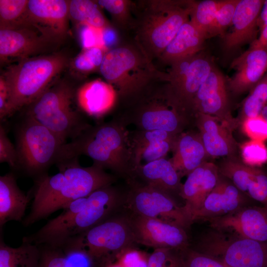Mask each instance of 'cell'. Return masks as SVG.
Here are the masks:
<instances>
[{
	"label": "cell",
	"instance_id": "obj_40",
	"mask_svg": "<svg viewBox=\"0 0 267 267\" xmlns=\"http://www.w3.org/2000/svg\"><path fill=\"white\" fill-rule=\"evenodd\" d=\"M239 147L244 164L257 167L267 162V146L265 142L250 139L242 143Z\"/></svg>",
	"mask_w": 267,
	"mask_h": 267
},
{
	"label": "cell",
	"instance_id": "obj_44",
	"mask_svg": "<svg viewBox=\"0 0 267 267\" xmlns=\"http://www.w3.org/2000/svg\"><path fill=\"white\" fill-rule=\"evenodd\" d=\"M186 267H229L220 260L187 248L184 251Z\"/></svg>",
	"mask_w": 267,
	"mask_h": 267
},
{
	"label": "cell",
	"instance_id": "obj_38",
	"mask_svg": "<svg viewBox=\"0 0 267 267\" xmlns=\"http://www.w3.org/2000/svg\"><path fill=\"white\" fill-rule=\"evenodd\" d=\"M184 251L173 248L154 249L149 255L147 267H186Z\"/></svg>",
	"mask_w": 267,
	"mask_h": 267
},
{
	"label": "cell",
	"instance_id": "obj_17",
	"mask_svg": "<svg viewBox=\"0 0 267 267\" xmlns=\"http://www.w3.org/2000/svg\"><path fill=\"white\" fill-rule=\"evenodd\" d=\"M197 113L215 117L233 129L236 127L237 121L232 116L229 108L225 79L214 66L194 98L193 115Z\"/></svg>",
	"mask_w": 267,
	"mask_h": 267
},
{
	"label": "cell",
	"instance_id": "obj_10",
	"mask_svg": "<svg viewBox=\"0 0 267 267\" xmlns=\"http://www.w3.org/2000/svg\"><path fill=\"white\" fill-rule=\"evenodd\" d=\"M19 166L36 179L61 159L63 142L54 133L31 116H27L17 136Z\"/></svg>",
	"mask_w": 267,
	"mask_h": 267
},
{
	"label": "cell",
	"instance_id": "obj_29",
	"mask_svg": "<svg viewBox=\"0 0 267 267\" xmlns=\"http://www.w3.org/2000/svg\"><path fill=\"white\" fill-rule=\"evenodd\" d=\"M18 187L15 175L7 173L0 177V230L11 221L22 222L31 200Z\"/></svg>",
	"mask_w": 267,
	"mask_h": 267
},
{
	"label": "cell",
	"instance_id": "obj_51",
	"mask_svg": "<svg viewBox=\"0 0 267 267\" xmlns=\"http://www.w3.org/2000/svg\"><path fill=\"white\" fill-rule=\"evenodd\" d=\"M260 114L267 121V103L262 109Z\"/></svg>",
	"mask_w": 267,
	"mask_h": 267
},
{
	"label": "cell",
	"instance_id": "obj_19",
	"mask_svg": "<svg viewBox=\"0 0 267 267\" xmlns=\"http://www.w3.org/2000/svg\"><path fill=\"white\" fill-rule=\"evenodd\" d=\"M221 175V174H220ZM252 200L229 180L220 175L219 181L202 207L192 218V222L223 216L251 205Z\"/></svg>",
	"mask_w": 267,
	"mask_h": 267
},
{
	"label": "cell",
	"instance_id": "obj_12",
	"mask_svg": "<svg viewBox=\"0 0 267 267\" xmlns=\"http://www.w3.org/2000/svg\"><path fill=\"white\" fill-rule=\"evenodd\" d=\"M170 65L166 84L168 94L177 109L189 120L193 115L196 93L214 66L209 57L199 52Z\"/></svg>",
	"mask_w": 267,
	"mask_h": 267
},
{
	"label": "cell",
	"instance_id": "obj_49",
	"mask_svg": "<svg viewBox=\"0 0 267 267\" xmlns=\"http://www.w3.org/2000/svg\"><path fill=\"white\" fill-rule=\"evenodd\" d=\"M267 25V0H265L263 6L258 18V26L261 32Z\"/></svg>",
	"mask_w": 267,
	"mask_h": 267
},
{
	"label": "cell",
	"instance_id": "obj_41",
	"mask_svg": "<svg viewBox=\"0 0 267 267\" xmlns=\"http://www.w3.org/2000/svg\"><path fill=\"white\" fill-rule=\"evenodd\" d=\"M242 130L251 140H267V121L261 114L242 120Z\"/></svg>",
	"mask_w": 267,
	"mask_h": 267
},
{
	"label": "cell",
	"instance_id": "obj_46",
	"mask_svg": "<svg viewBox=\"0 0 267 267\" xmlns=\"http://www.w3.org/2000/svg\"><path fill=\"white\" fill-rule=\"evenodd\" d=\"M61 249L65 255L67 267H96L93 260L85 251L77 249Z\"/></svg>",
	"mask_w": 267,
	"mask_h": 267
},
{
	"label": "cell",
	"instance_id": "obj_1",
	"mask_svg": "<svg viewBox=\"0 0 267 267\" xmlns=\"http://www.w3.org/2000/svg\"><path fill=\"white\" fill-rule=\"evenodd\" d=\"M77 158L57 163V174L36 179L30 211L22 222L24 226L46 219L72 201L116 181L113 174L94 165L82 167Z\"/></svg>",
	"mask_w": 267,
	"mask_h": 267
},
{
	"label": "cell",
	"instance_id": "obj_5",
	"mask_svg": "<svg viewBox=\"0 0 267 267\" xmlns=\"http://www.w3.org/2000/svg\"><path fill=\"white\" fill-rule=\"evenodd\" d=\"M126 195L113 184L100 188L87 196L85 207L69 220L52 227L42 226L23 237V240L37 245L60 248L115 215L125 202Z\"/></svg>",
	"mask_w": 267,
	"mask_h": 267
},
{
	"label": "cell",
	"instance_id": "obj_18",
	"mask_svg": "<svg viewBox=\"0 0 267 267\" xmlns=\"http://www.w3.org/2000/svg\"><path fill=\"white\" fill-rule=\"evenodd\" d=\"M218 166L220 174L252 200L267 207V174L228 157Z\"/></svg>",
	"mask_w": 267,
	"mask_h": 267
},
{
	"label": "cell",
	"instance_id": "obj_35",
	"mask_svg": "<svg viewBox=\"0 0 267 267\" xmlns=\"http://www.w3.org/2000/svg\"><path fill=\"white\" fill-rule=\"evenodd\" d=\"M107 50L103 45L85 47L74 59L72 67L81 73H88L99 69Z\"/></svg>",
	"mask_w": 267,
	"mask_h": 267
},
{
	"label": "cell",
	"instance_id": "obj_14",
	"mask_svg": "<svg viewBox=\"0 0 267 267\" xmlns=\"http://www.w3.org/2000/svg\"><path fill=\"white\" fill-rule=\"evenodd\" d=\"M69 2L29 0L26 12L15 26L31 27L50 41L61 39L68 31Z\"/></svg>",
	"mask_w": 267,
	"mask_h": 267
},
{
	"label": "cell",
	"instance_id": "obj_45",
	"mask_svg": "<svg viewBox=\"0 0 267 267\" xmlns=\"http://www.w3.org/2000/svg\"><path fill=\"white\" fill-rule=\"evenodd\" d=\"M0 163H6L14 169L19 167L16 148L8 138L5 129L1 125L0 126Z\"/></svg>",
	"mask_w": 267,
	"mask_h": 267
},
{
	"label": "cell",
	"instance_id": "obj_48",
	"mask_svg": "<svg viewBox=\"0 0 267 267\" xmlns=\"http://www.w3.org/2000/svg\"><path fill=\"white\" fill-rule=\"evenodd\" d=\"M250 48L267 49V25L260 32L259 37L251 43Z\"/></svg>",
	"mask_w": 267,
	"mask_h": 267
},
{
	"label": "cell",
	"instance_id": "obj_43",
	"mask_svg": "<svg viewBox=\"0 0 267 267\" xmlns=\"http://www.w3.org/2000/svg\"><path fill=\"white\" fill-rule=\"evenodd\" d=\"M149 255L134 246L121 251L115 261L122 267H147Z\"/></svg>",
	"mask_w": 267,
	"mask_h": 267
},
{
	"label": "cell",
	"instance_id": "obj_7",
	"mask_svg": "<svg viewBox=\"0 0 267 267\" xmlns=\"http://www.w3.org/2000/svg\"><path fill=\"white\" fill-rule=\"evenodd\" d=\"M124 102L126 109L115 118L126 127L133 124L136 130H161L178 135L188 123L170 99L166 84H152Z\"/></svg>",
	"mask_w": 267,
	"mask_h": 267
},
{
	"label": "cell",
	"instance_id": "obj_8",
	"mask_svg": "<svg viewBox=\"0 0 267 267\" xmlns=\"http://www.w3.org/2000/svg\"><path fill=\"white\" fill-rule=\"evenodd\" d=\"M136 244L130 216L116 214L60 248L82 250L91 257L96 267H103L114 261L121 251Z\"/></svg>",
	"mask_w": 267,
	"mask_h": 267
},
{
	"label": "cell",
	"instance_id": "obj_30",
	"mask_svg": "<svg viewBox=\"0 0 267 267\" xmlns=\"http://www.w3.org/2000/svg\"><path fill=\"white\" fill-rule=\"evenodd\" d=\"M207 38V34L189 20L182 25L159 58L171 64L192 56L200 52Z\"/></svg>",
	"mask_w": 267,
	"mask_h": 267
},
{
	"label": "cell",
	"instance_id": "obj_2",
	"mask_svg": "<svg viewBox=\"0 0 267 267\" xmlns=\"http://www.w3.org/2000/svg\"><path fill=\"white\" fill-rule=\"evenodd\" d=\"M86 155L116 177L132 178V152L127 127L118 119L89 126L63 146L59 162Z\"/></svg>",
	"mask_w": 267,
	"mask_h": 267
},
{
	"label": "cell",
	"instance_id": "obj_28",
	"mask_svg": "<svg viewBox=\"0 0 267 267\" xmlns=\"http://www.w3.org/2000/svg\"><path fill=\"white\" fill-rule=\"evenodd\" d=\"M139 178L146 184L171 195H179L182 183L181 177L170 159L161 158L135 168L130 180Z\"/></svg>",
	"mask_w": 267,
	"mask_h": 267
},
{
	"label": "cell",
	"instance_id": "obj_21",
	"mask_svg": "<svg viewBox=\"0 0 267 267\" xmlns=\"http://www.w3.org/2000/svg\"><path fill=\"white\" fill-rule=\"evenodd\" d=\"M178 135L161 130L129 132L133 171L140 165L165 158L173 151Z\"/></svg>",
	"mask_w": 267,
	"mask_h": 267
},
{
	"label": "cell",
	"instance_id": "obj_9",
	"mask_svg": "<svg viewBox=\"0 0 267 267\" xmlns=\"http://www.w3.org/2000/svg\"><path fill=\"white\" fill-rule=\"evenodd\" d=\"M73 91L68 84L51 86L30 105L27 115L67 142V139L75 138L90 126L73 109Z\"/></svg>",
	"mask_w": 267,
	"mask_h": 267
},
{
	"label": "cell",
	"instance_id": "obj_11",
	"mask_svg": "<svg viewBox=\"0 0 267 267\" xmlns=\"http://www.w3.org/2000/svg\"><path fill=\"white\" fill-rule=\"evenodd\" d=\"M229 267H267V241H260L214 229L204 233L195 249Z\"/></svg>",
	"mask_w": 267,
	"mask_h": 267
},
{
	"label": "cell",
	"instance_id": "obj_16",
	"mask_svg": "<svg viewBox=\"0 0 267 267\" xmlns=\"http://www.w3.org/2000/svg\"><path fill=\"white\" fill-rule=\"evenodd\" d=\"M219 232L267 241V207L249 205L229 214L205 221Z\"/></svg>",
	"mask_w": 267,
	"mask_h": 267
},
{
	"label": "cell",
	"instance_id": "obj_15",
	"mask_svg": "<svg viewBox=\"0 0 267 267\" xmlns=\"http://www.w3.org/2000/svg\"><path fill=\"white\" fill-rule=\"evenodd\" d=\"M136 244L159 248L185 250L189 241L185 229L175 223L133 214L130 216Z\"/></svg>",
	"mask_w": 267,
	"mask_h": 267
},
{
	"label": "cell",
	"instance_id": "obj_42",
	"mask_svg": "<svg viewBox=\"0 0 267 267\" xmlns=\"http://www.w3.org/2000/svg\"><path fill=\"white\" fill-rule=\"evenodd\" d=\"M41 255L39 267H67L65 253L59 247L38 245Z\"/></svg>",
	"mask_w": 267,
	"mask_h": 267
},
{
	"label": "cell",
	"instance_id": "obj_6",
	"mask_svg": "<svg viewBox=\"0 0 267 267\" xmlns=\"http://www.w3.org/2000/svg\"><path fill=\"white\" fill-rule=\"evenodd\" d=\"M65 56L53 54L20 60L2 74L9 90L7 117L30 105L49 88L67 65Z\"/></svg>",
	"mask_w": 267,
	"mask_h": 267
},
{
	"label": "cell",
	"instance_id": "obj_32",
	"mask_svg": "<svg viewBox=\"0 0 267 267\" xmlns=\"http://www.w3.org/2000/svg\"><path fill=\"white\" fill-rule=\"evenodd\" d=\"M98 5L89 0H70L69 17L81 25L102 32L109 29L110 26Z\"/></svg>",
	"mask_w": 267,
	"mask_h": 267
},
{
	"label": "cell",
	"instance_id": "obj_26",
	"mask_svg": "<svg viewBox=\"0 0 267 267\" xmlns=\"http://www.w3.org/2000/svg\"><path fill=\"white\" fill-rule=\"evenodd\" d=\"M79 107L88 115L98 118L112 110L118 100L114 88L107 82L96 79L81 86L76 94Z\"/></svg>",
	"mask_w": 267,
	"mask_h": 267
},
{
	"label": "cell",
	"instance_id": "obj_36",
	"mask_svg": "<svg viewBox=\"0 0 267 267\" xmlns=\"http://www.w3.org/2000/svg\"><path fill=\"white\" fill-rule=\"evenodd\" d=\"M98 5L107 10L121 28H131L133 20V4L128 0H99Z\"/></svg>",
	"mask_w": 267,
	"mask_h": 267
},
{
	"label": "cell",
	"instance_id": "obj_22",
	"mask_svg": "<svg viewBox=\"0 0 267 267\" xmlns=\"http://www.w3.org/2000/svg\"><path fill=\"white\" fill-rule=\"evenodd\" d=\"M264 2L263 0H239L233 17L231 29L222 37V46L225 50H234L257 39L258 20Z\"/></svg>",
	"mask_w": 267,
	"mask_h": 267
},
{
	"label": "cell",
	"instance_id": "obj_27",
	"mask_svg": "<svg viewBox=\"0 0 267 267\" xmlns=\"http://www.w3.org/2000/svg\"><path fill=\"white\" fill-rule=\"evenodd\" d=\"M170 159L181 178L207 162L209 158L199 132L188 131L178 135Z\"/></svg>",
	"mask_w": 267,
	"mask_h": 267
},
{
	"label": "cell",
	"instance_id": "obj_25",
	"mask_svg": "<svg viewBox=\"0 0 267 267\" xmlns=\"http://www.w3.org/2000/svg\"><path fill=\"white\" fill-rule=\"evenodd\" d=\"M231 67L236 72L228 82L230 90L238 94L251 89L267 70V49L249 47L232 61Z\"/></svg>",
	"mask_w": 267,
	"mask_h": 267
},
{
	"label": "cell",
	"instance_id": "obj_3",
	"mask_svg": "<svg viewBox=\"0 0 267 267\" xmlns=\"http://www.w3.org/2000/svg\"><path fill=\"white\" fill-rule=\"evenodd\" d=\"M191 0H149L134 3L131 28L135 42L152 60L160 57L179 29L190 20Z\"/></svg>",
	"mask_w": 267,
	"mask_h": 267
},
{
	"label": "cell",
	"instance_id": "obj_31",
	"mask_svg": "<svg viewBox=\"0 0 267 267\" xmlns=\"http://www.w3.org/2000/svg\"><path fill=\"white\" fill-rule=\"evenodd\" d=\"M0 231V267H39L38 245L22 241L17 247H11L4 242L2 230Z\"/></svg>",
	"mask_w": 267,
	"mask_h": 267
},
{
	"label": "cell",
	"instance_id": "obj_24",
	"mask_svg": "<svg viewBox=\"0 0 267 267\" xmlns=\"http://www.w3.org/2000/svg\"><path fill=\"white\" fill-rule=\"evenodd\" d=\"M196 125L209 157H233L237 143L232 135V129L218 118L203 113L195 115Z\"/></svg>",
	"mask_w": 267,
	"mask_h": 267
},
{
	"label": "cell",
	"instance_id": "obj_33",
	"mask_svg": "<svg viewBox=\"0 0 267 267\" xmlns=\"http://www.w3.org/2000/svg\"><path fill=\"white\" fill-rule=\"evenodd\" d=\"M224 1V0L192 1L190 20L207 35L218 10Z\"/></svg>",
	"mask_w": 267,
	"mask_h": 267
},
{
	"label": "cell",
	"instance_id": "obj_37",
	"mask_svg": "<svg viewBox=\"0 0 267 267\" xmlns=\"http://www.w3.org/2000/svg\"><path fill=\"white\" fill-rule=\"evenodd\" d=\"M29 0H0V28L17 25L27 8Z\"/></svg>",
	"mask_w": 267,
	"mask_h": 267
},
{
	"label": "cell",
	"instance_id": "obj_47",
	"mask_svg": "<svg viewBox=\"0 0 267 267\" xmlns=\"http://www.w3.org/2000/svg\"><path fill=\"white\" fill-rule=\"evenodd\" d=\"M9 90L3 74L0 77V118L2 120L7 117Z\"/></svg>",
	"mask_w": 267,
	"mask_h": 267
},
{
	"label": "cell",
	"instance_id": "obj_50",
	"mask_svg": "<svg viewBox=\"0 0 267 267\" xmlns=\"http://www.w3.org/2000/svg\"><path fill=\"white\" fill-rule=\"evenodd\" d=\"M103 267H122L116 261L109 262L105 265Z\"/></svg>",
	"mask_w": 267,
	"mask_h": 267
},
{
	"label": "cell",
	"instance_id": "obj_39",
	"mask_svg": "<svg viewBox=\"0 0 267 267\" xmlns=\"http://www.w3.org/2000/svg\"><path fill=\"white\" fill-rule=\"evenodd\" d=\"M239 0H224L218 10L208 30V38L224 35L225 30L231 26L236 6Z\"/></svg>",
	"mask_w": 267,
	"mask_h": 267
},
{
	"label": "cell",
	"instance_id": "obj_23",
	"mask_svg": "<svg viewBox=\"0 0 267 267\" xmlns=\"http://www.w3.org/2000/svg\"><path fill=\"white\" fill-rule=\"evenodd\" d=\"M220 175L218 166L209 161L187 175L179 195L184 201L183 207L191 221L192 217L202 207L207 197L217 185Z\"/></svg>",
	"mask_w": 267,
	"mask_h": 267
},
{
	"label": "cell",
	"instance_id": "obj_4",
	"mask_svg": "<svg viewBox=\"0 0 267 267\" xmlns=\"http://www.w3.org/2000/svg\"><path fill=\"white\" fill-rule=\"evenodd\" d=\"M99 71L116 90L118 99L126 102L156 81L167 82L168 74L158 71L135 42L123 43L105 53Z\"/></svg>",
	"mask_w": 267,
	"mask_h": 267
},
{
	"label": "cell",
	"instance_id": "obj_13",
	"mask_svg": "<svg viewBox=\"0 0 267 267\" xmlns=\"http://www.w3.org/2000/svg\"><path fill=\"white\" fill-rule=\"evenodd\" d=\"M125 203L133 214L157 219L188 228L192 224L183 206L178 205L173 196L154 187L129 181Z\"/></svg>",
	"mask_w": 267,
	"mask_h": 267
},
{
	"label": "cell",
	"instance_id": "obj_34",
	"mask_svg": "<svg viewBox=\"0 0 267 267\" xmlns=\"http://www.w3.org/2000/svg\"><path fill=\"white\" fill-rule=\"evenodd\" d=\"M267 103V74L250 90L244 100L241 112L243 119L260 114Z\"/></svg>",
	"mask_w": 267,
	"mask_h": 267
},
{
	"label": "cell",
	"instance_id": "obj_20",
	"mask_svg": "<svg viewBox=\"0 0 267 267\" xmlns=\"http://www.w3.org/2000/svg\"><path fill=\"white\" fill-rule=\"evenodd\" d=\"M50 41L31 27L19 26L0 28V58L21 60L40 52Z\"/></svg>",
	"mask_w": 267,
	"mask_h": 267
}]
</instances>
